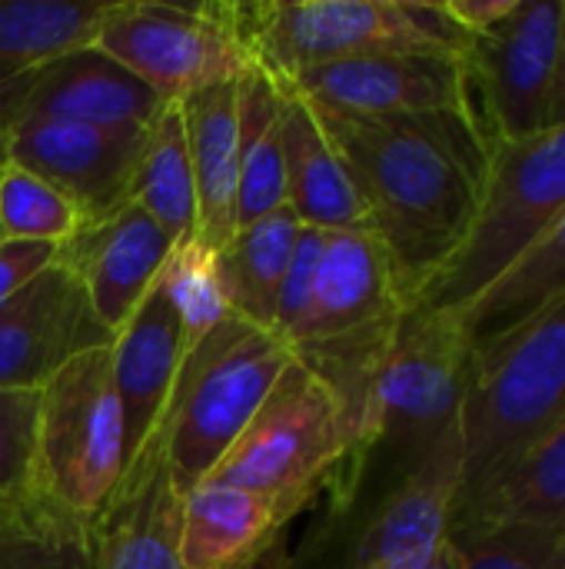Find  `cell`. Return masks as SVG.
Here are the masks:
<instances>
[{
  "instance_id": "9",
  "label": "cell",
  "mask_w": 565,
  "mask_h": 569,
  "mask_svg": "<svg viewBox=\"0 0 565 569\" xmlns=\"http://www.w3.org/2000/svg\"><path fill=\"white\" fill-rule=\"evenodd\" d=\"M37 393L30 487L93 523L127 467L123 407L113 387L110 343L73 357Z\"/></svg>"
},
{
  "instance_id": "28",
  "label": "cell",
  "mask_w": 565,
  "mask_h": 569,
  "mask_svg": "<svg viewBox=\"0 0 565 569\" xmlns=\"http://www.w3.org/2000/svg\"><path fill=\"white\" fill-rule=\"evenodd\" d=\"M113 0H0V67L37 70L93 43Z\"/></svg>"
},
{
  "instance_id": "7",
  "label": "cell",
  "mask_w": 565,
  "mask_h": 569,
  "mask_svg": "<svg viewBox=\"0 0 565 569\" xmlns=\"http://www.w3.org/2000/svg\"><path fill=\"white\" fill-rule=\"evenodd\" d=\"M353 447L356 420L346 400L293 357L206 480L270 497L293 520L330 487Z\"/></svg>"
},
{
  "instance_id": "30",
  "label": "cell",
  "mask_w": 565,
  "mask_h": 569,
  "mask_svg": "<svg viewBox=\"0 0 565 569\" xmlns=\"http://www.w3.org/2000/svg\"><path fill=\"white\" fill-rule=\"evenodd\" d=\"M160 287L167 290L176 317H180V330H183V353L203 340L226 313V297H223V283H220V267H216V253L206 250L196 240H183L173 243L163 270H160Z\"/></svg>"
},
{
  "instance_id": "20",
  "label": "cell",
  "mask_w": 565,
  "mask_h": 569,
  "mask_svg": "<svg viewBox=\"0 0 565 569\" xmlns=\"http://www.w3.org/2000/svg\"><path fill=\"white\" fill-rule=\"evenodd\" d=\"M193 177H196V243L223 250L236 233L240 193V77L180 100Z\"/></svg>"
},
{
  "instance_id": "18",
  "label": "cell",
  "mask_w": 565,
  "mask_h": 569,
  "mask_svg": "<svg viewBox=\"0 0 565 569\" xmlns=\"http://www.w3.org/2000/svg\"><path fill=\"white\" fill-rule=\"evenodd\" d=\"M180 360H183L180 317L157 280L150 293L140 300V307L127 317V323L110 340L113 387L123 407L127 460L160 427Z\"/></svg>"
},
{
  "instance_id": "19",
  "label": "cell",
  "mask_w": 565,
  "mask_h": 569,
  "mask_svg": "<svg viewBox=\"0 0 565 569\" xmlns=\"http://www.w3.org/2000/svg\"><path fill=\"white\" fill-rule=\"evenodd\" d=\"M167 100L93 43L37 67L23 117L90 127H150Z\"/></svg>"
},
{
  "instance_id": "36",
  "label": "cell",
  "mask_w": 565,
  "mask_h": 569,
  "mask_svg": "<svg viewBox=\"0 0 565 569\" xmlns=\"http://www.w3.org/2000/svg\"><path fill=\"white\" fill-rule=\"evenodd\" d=\"M33 77H37V70L0 67V150H3V140H7L10 127L23 117Z\"/></svg>"
},
{
  "instance_id": "11",
  "label": "cell",
  "mask_w": 565,
  "mask_h": 569,
  "mask_svg": "<svg viewBox=\"0 0 565 569\" xmlns=\"http://www.w3.org/2000/svg\"><path fill=\"white\" fill-rule=\"evenodd\" d=\"M93 47L137 73L167 103L236 80L253 67L230 3L216 0L196 7L113 0L93 33Z\"/></svg>"
},
{
  "instance_id": "1",
  "label": "cell",
  "mask_w": 565,
  "mask_h": 569,
  "mask_svg": "<svg viewBox=\"0 0 565 569\" xmlns=\"http://www.w3.org/2000/svg\"><path fill=\"white\" fill-rule=\"evenodd\" d=\"M316 117L353 180L406 303L416 307L466 243L483 203L490 143L476 113L356 117L316 110Z\"/></svg>"
},
{
  "instance_id": "21",
  "label": "cell",
  "mask_w": 565,
  "mask_h": 569,
  "mask_svg": "<svg viewBox=\"0 0 565 569\" xmlns=\"http://www.w3.org/2000/svg\"><path fill=\"white\" fill-rule=\"evenodd\" d=\"M280 93H283L280 143H283V170H286V207L296 213L303 227L323 233L370 230L353 180L340 163L330 137L323 133L316 110L286 87H280Z\"/></svg>"
},
{
  "instance_id": "27",
  "label": "cell",
  "mask_w": 565,
  "mask_h": 569,
  "mask_svg": "<svg viewBox=\"0 0 565 569\" xmlns=\"http://www.w3.org/2000/svg\"><path fill=\"white\" fill-rule=\"evenodd\" d=\"M130 200H137L173 237V243L196 240V223H200L196 177H193L180 103H167L150 123L130 183Z\"/></svg>"
},
{
  "instance_id": "35",
  "label": "cell",
  "mask_w": 565,
  "mask_h": 569,
  "mask_svg": "<svg viewBox=\"0 0 565 569\" xmlns=\"http://www.w3.org/2000/svg\"><path fill=\"white\" fill-rule=\"evenodd\" d=\"M440 3L460 30H466L470 37H483L493 27H500L516 10L519 0H440Z\"/></svg>"
},
{
  "instance_id": "14",
  "label": "cell",
  "mask_w": 565,
  "mask_h": 569,
  "mask_svg": "<svg viewBox=\"0 0 565 569\" xmlns=\"http://www.w3.org/2000/svg\"><path fill=\"white\" fill-rule=\"evenodd\" d=\"M110 340L77 277L53 257L0 307V387L40 390L73 357Z\"/></svg>"
},
{
  "instance_id": "23",
  "label": "cell",
  "mask_w": 565,
  "mask_h": 569,
  "mask_svg": "<svg viewBox=\"0 0 565 569\" xmlns=\"http://www.w3.org/2000/svg\"><path fill=\"white\" fill-rule=\"evenodd\" d=\"M523 527L565 537V423L529 447L470 503L453 510V530Z\"/></svg>"
},
{
  "instance_id": "12",
  "label": "cell",
  "mask_w": 565,
  "mask_h": 569,
  "mask_svg": "<svg viewBox=\"0 0 565 569\" xmlns=\"http://www.w3.org/2000/svg\"><path fill=\"white\" fill-rule=\"evenodd\" d=\"M563 0H519L483 37H473L463 67L486 143H509L546 130L559 63Z\"/></svg>"
},
{
  "instance_id": "3",
  "label": "cell",
  "mask_w": 565,
  "mask_h": 569,
  "mask_svg": "<svg viewBox=\"0 0 565 569\" xmlns=\"http://www.w3.org/2000/svg\"><path fill=\"white\" fill-rule=\"evenodd\" d=\"M565 423V300L473 350L463 397V467L453 510Z\"/></svg>"
},
{
  "instance_id": "2",
  "label": "cell",
  "mask_w": 565,
  "mask_h": 569,
  "mask_svg": "<svg viewBox=\"0 0 565 569\" xmlns=\"http://www.w3.org/2000/svg\"><path fill=\"white\" fill-rule=\"evenodd\" d=\"M470 357L446 313L410 307L373 373L356 447L330 480V497L393 487L446 457L463 460Z\"/></svg>"
},
{
  "instance_id": "38",
  "label": "cell",
  "mask_w": 565,
  "mask_h": 569,
  "mask_svg": "<svg viewBox=\"0 0 565 569\" xmlns=\"http://www.w3.org/2000/svg\"><path fill=\"white\" fill-rule=\"evenodd\" d=\"M373 569H453V547H450V540H446V547H443L430 563H423V567H373Z\"/></svg>"
},
{
  "instance_id": "29",
  "label": "cell",
  "mask_w": 565,
  "mask_h": 569,
  "mask_svg": "<svg viewBox=\"0 0 565 569\" xmlns=\"http://www.w3.org/2000/svg\"><path fill=\"white\" fill-rule=\"evenodd\" d=\"M80 207L40 173L0 160V237L3 243H40L60 250L80 227Z\"/></svg>"
},
{
  "instance_id": "5",
  "label": "cell",
  "mask_w": 565,
  "mask_h": 569,
  "mask_svg": "<svg viewBox=\"0 0 565 569\" xmlns=\"http://www.w3.org/2000/svg\"><path fill=\"white\" fill-rule=\"evenodd\" d=\"M406 310L396 270L373 230L323 233L313 297L293 340V357L346 400L356 433L373 373Z\"/></svg>"
},
{
  "instance_id": "6",
  "label": "cell",
  "mask_w": 565,
  "mask_h": 569,
  "mask_svg": "<svg viewBox=\"0 0 565 569\" xmlns=\"http://www.w3.org/2000/svg\"><path fill=\"white\" fill-rule=\"evenodd\" d=\"M290 360L293 350L276 333L260 330L236 313H226L183 353L160 420L180 493L213 473Z\"/></svg>"
},
{
  "instance_id": "37",
  "label": "cell",
  "mask_w": 565,
  "mask_h": 569,
  "mask_svg": "<svg viewBox=\"0 0 565 569\" xmlns=\"http://www.w3.org/2000/svg\"><path fill=\"white\" fill-rule=\"evenodd\" d=\"M559 123H565V0L563 27H559V63H556L553 93H549V113H546V127H559Z\"/></svg>"
},
{
  "instance_id": "8",
  "label": "cell",
  "mask_w": 565,
  "mask_h": 569,
  "mask_svg": "<svg viewBox=\"0 0 565 569\" xmlns=\"http://www.w3.org/2000/svg\"><path fill=\"white\" fill-rule=\"evenodd\" d=\"M565 213V123L533 137L490 143L483 203L450 267L416 300L456 313L506 273Z\"/></svg>"
},
{
  "instance_id": "33",
  "label": "cell",
  "mask_w": 565,
  "mask_h": 569,
  "mask_svg": "<svg viewBox=\"0 0 565 569\" xmlns=\"http://www.w3.org/2000/svg\"><path fill=\"white\" fill-rule=\"evenodd\" d=\"M320 250H323V230L303 227L293 260L286 267L283 287H280V300H276V320H273V333L293 350V340L306 320L310 310V297H313V280H316V263H320Z\"/></svg>"
},
{
  "instance_id": "10",
  "label": "cell",
  "mask_w": 565,
  "mask_h": 569,
  "mask_svg": "<svg viewBox=\"0 0 565 569\" xmlns=\"http://www.w3.org/2000/svg\"><path fill=\"white\" fill-rule=\"evenodd\" d=\"M460 457L436 460L420 473L380 487L330 497L326 520L280 569L423 567L450 537L460 490Z\"/></svg>"
},
{
  "instance_id": "16",
  "label": "cell",
  "mask_w": 565,
  "mask_h": 569,
  "mask_svg": "<svg viewBox=\"0 0 565 569\" xmlns=\"http://www.w3.org/2000/svg\"><path fill=\"white\" fill-rule=\"evenodd\" d=\"M170 250L173 237L127 197L97 217H83L57 260L77 277L97 320L113 337L157 283Z\"/></svg>"
},
{
  "instance_id": "34",
  "label": "cell",
  "mask_w": 565,
  "mask_h": 569,
  "mask_svg": "<svg viewBox=\"0 0 565 569\" xmlns=\"http://www.w3.org/2000/svg\"><path fill=\"white\" fill-rule=\"evenodd\" d=\"M57 250L40 243H0V307L27 287L47 263H53Z\"/></svg>"
},
{
  "instance_id": "32",
  "label": "cell",
  "mask_w": 565,
  "mask_h": 569,
  "mask_svg": "<svg viewBox=\"0 0 565 569\" xmlns=\"http://www.w3.org/2000/svg\"><path fill=\"white\" fill-rule=\"evenodd\" d=\"M37 390L0 387V497L30 487L37 450Z\"/></svg>"
},
{
  "instance_id": "24",
  "label": "cell",
  "mask_w": 565,
  "mask_h": 569,
  "mask_svg": "<svg viewBox=\"0 0 565 569\" xmlns=\"http://www.w3.org/2000/svg\"><path fill=\"white\" fill-rule=\"evenodd\" d=\"M300 230L303 223L296 220V213L290 207H280L253 223L236 227L230 243L216 250L220 283L230 313L273 333L280 287L293 260Z\"/></svg>"
},
{
  "instance_id": "4",
  "label": "cell",
  "mask_w": 565,
  "mask_h": 569,
  "mask_svg": "<svg viewBox=\"0 0 565 569\" xmlns=\"http://www.w3.org/2000/svg\"><path fill=\"white\" fill-rule=\"evenodd\" d=\"M236 33L263 73L286 80L296 70L363 53L466 57L473 37L430 0H256L230 3Z\"/></svg>"
},
{
  "instance_id": "26",
  "label": "cell",
  "mask_w": 565,
  "mask_h": 569,
  "mask_svg": "<svg viewBox=\"0 0 565 569\" xmlns=\"http://www.w3.org/2000/svg\"><path fill=\"white\" fill-rule=\"evenodd\" d=\"M0 569H97L93 527L33 487L0 497Z\"/></svg>"
},
{
  "instance_id": "17",
  "label": "cell",
  "mask_w": 565,
  "mask_h": 569,
  "mask_svg": "<svg viewBox=\"0 0 565 569\" xmlns=\"http://www.w3.org/2000/svg\"><path fill=\"white\" fill-rule=\"evenodd\" d=\"M180 510L160 427L127 460L110 500L93 517L97 569H183L180 567Z\"/></svg>"
},
{
  "instance_id": "15",
  "label": "cell",
  "mask_w": 565,
  "mask_h": 569,
  "mask_svg": "<svg viewBox=\"0 0 565 569\" xmlns=\"http://www.w3.org/2000/svg\"><path fill=\"white\" fill-rule=\"evenodd\" d=\"M147 130L20 117L3 140V157L60 187L83 217H97L130 197Z\"/></svg>"
},
{
  "instance_id": "13",
  "label": "cell",
  "mask_w": 565,
  "mask_h": 569,
  "mask_svg": "<svg viewBox=\"0 0 565 569\" xmlns=\"http://www.w3.org/2000/svg\"><path fill=\"white\" fill-rule=\"evenodd\" d=\"M280 87L293 90L316 110L386 117V113H476L466 67L450 53H363L296 70Z\"/></svg>"
},
{
  "instance_id": "31",
  "label": "cell",
  "mask_w": 565,
  "mask_h": 569,
  "mask_svg": "<svg viewBox=\"0 0 565 569\" xmlns=\"http://www.w3.org/2000/svg\"><path fill=\"white\" fill-rule=\"evenodd\" d=\"M446 540L453 547V569H565V537L543 530H453Z\"/></svg>"
},
{
  "instance_id": "25",
  "label": "cell",
  "mask_w": 565,
  "mask_h": 569,
  "mask_svg": "<svg viewBox=\"0 0 565 569\" xmlns=\"http://www.w3.org/2000/svg\"><path fill=\"white\" fill-rule=\"evenodd\" d=\"M283 93L270 73L250 67L240 77V193L236 227L286 207V170L280 143Z\"/></svg>"
},
{
  "instance_id": "22",
  "label": "cell",
  "mask_w": 565,
  "mask_h": 569,
  "mask_svg": "<svg viewBox=\"0 0 565 569\" xmlns=\"http://www.w3.org/2000/svg\"><path fill=\"white\" fill-rule=\"evenodd\" d=\"M565 300V213L476 300L446 313L470 350H483Z\"/></svg>"
}]
</instances>
